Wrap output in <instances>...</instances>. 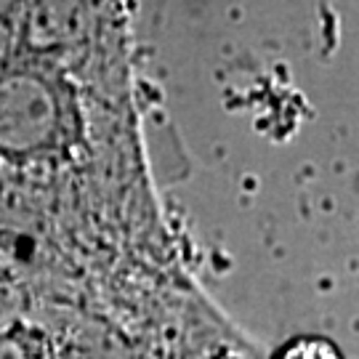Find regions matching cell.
I'll list each match as a JSON object with an SVG mask.
<instances>
[{"mask_svg":"<svg viewBox=\"0 0 359 359\" xmlns=\"http://www.w3.org/2000/svg\"><path fill=\"white\" fill-rule=\"evenodd\" d=\"M271 359H346L333 341L320 335H298L287 341Z\"/></svg>","mask_w":359,"mask_h":359,"instance_id":"cell-1","label":"cell"}]
</instances>
